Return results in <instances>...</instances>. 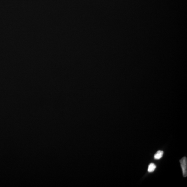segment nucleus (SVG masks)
I'll list each match as a JSON object with an SVG mask.
<instances>
[{
	"instance_id": "obj_2",
	"label": "nucleus",
	"mask_w": 187,
	"mask_h": 187,
	"mask_svg": "<svg viewBox=\"0 0 187 187\" xmlns=\"http://www.w3.org/2000/svg\"><path fill=\"white\" fill-rule=\"evenodd\" d=\"M164 151H158L156 152L154 156V158L155 160H159L161 158L163 155Z\"/></svg>"
},
{
	"instance_id": "obj_1",
	"label": "nucleus",
	"mask_w": 187,
	"mask_h": 187,
	"mask_svg": "<svg viewBox=\"0 0 187 187\" xmlns=\"http://www.w3.org/2000/svg\"><path fill=\"white\" fill-rule=\"evenodd\" d=\"M182 171L183 175L185 177L187 176V160L186 157H184L180 160Z\"/></svg>"
},
{
	"instance_id": "obj_3",
	"label": "nucleus",
	"mask_w": 187,
	"mask_h": 187,
	"mask_svg": "<svg viewBox=\"0 0 187 187\" xmlns=\"http://www.w3.org/2000/svg\"><path fill=\"white\" fill-rule=\"evenodd\" d=\"M156 168V165L153 163H151L149 165L148 171L149 173L153 172L155 170Z\"/></svg>"
}]
</instances>
